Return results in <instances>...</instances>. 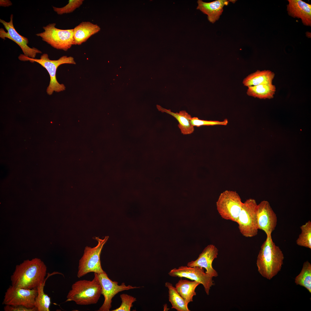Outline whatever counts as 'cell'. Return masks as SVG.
I'll list each match as a JSON object with an SVG mask.
<instances>
[{"instance_id": "obj_6", "label": "cell", "mask_w": 311, "mask_h": 311, "mask_svg": "<svg viewBox=\"0 0 311 311\" xmlns=\"http://www.w3.org/2000/svg\"><path fill=\"white\" fill-rule=\"evenodd\" d=\"M56 25L53 23L43 26L44 31L36 35L53 48L67 51L73 45V29H60Z\"/></svg>"}, {"instance_id": "obj_14", "label": "cell", "mask_w": 311, "mask_h": 311, "mask_svg": "<svg viewBox=\"0 0 311 311\" xmlns=\"http://www.w3.org/2000/svg\"><path fill=\"white\" fill-rule=\"evenodd\" d=\"M218 250L213 244H209L204 249L198 258L195 261L188 262L187 266L189 267L198 266L205 268V273L212 277L218 276L217 272L213 268L212 263L214 260L217 258Z\"/></svg>"}, {"instance_id": "obj_11", "label": "cell", "mask_w": 311, "mask_h": 311, "mask_svg": "<svg viewBox=\"0 0 311 311\" xmlns=\"http://www.w3.org/2000/svg\"><path fill=\"white\" fill-rule=\"evenodd\" d=\"M13 15L12 14L9 22L0 19V22L7 31V32H6L3 29L1 28L0 38L4 40L7 38L12 40L21 48L24 56L31 58H35L37 54H41L42 52L35 48H31L28 45L29 43L28 39L20 35L16 30L13 23Z\"/></svg>"}, {"instance_id": "obj_26", "label": "cell", "mask_w": 311, "mask_h": 311, "mask_svg": "<svg viewBox=\"0 0 311 311\" xmlns=\"http://www.w3.org/2000/svg\"><path fill=\"white\" fill-rule=\"evenodd\" d=\"M84 1V0H69V3L63 7H57L53 6V8L54 10L59 15L69 13L79 7Z\"/></svg>"}, {"instance_id": "obj_28", "label": "cell", "mask_w": 311, "mask_h": 311, "mask_svg": "<svg viewBox=\"0 0 311 311\" xmlns=\"http://www.w3.org/2000/svg\"><path fill=\"white\" fill-rule=\"evenodd\" d=\"M192 125L199 127L202 126H213L216 125H226L228 123L227 119L222 122L216 121H208L199 119L196 117H192L190 120Z\"/></svg>"}, {"instance_id": "obj_18", "label": "cell", "mask_w": 311, "mask_h": 311, "mask_svg": "<svg viewBox=\"0 0 311 311\" xmlns=\"http://www.w3.org/2000/svg\"><path fill=\"white\" fill-rule=\"evenodd\" d=\"M275 76V73L270 70H257L245 78L242 83L247 87L263 84H272Z\"/></svg>"}, {"instance_id": "obj_3", "label": "cell", "mask_w": 311, "mask_h": 311, "mask_svg": "<svg viewBox=\"0 0 311 311\" xmlns=\"http://www.w3.org/2000/svg\"><path fill=\"white\" fill-rule=\"evenodd\" d=\"M94 275L92 280H81L73 283L66 301H73L81 305L96 304L102 294V289L97 274L94 273Z\"/></svg>"}, {"instance_id": "obj_21", "label": "cell", "mask_w": 311, "mask_h": 311, "mask_svg": "<svg viewBox=\"0 0 311 311\" xmlns=\"http://www.w3.org/2000/svg\"><path fill=\"white\" fill-rule=\"evenodd\" d=\"M246 94L250 96L259 99L273 98L276 91L275 85L263 84L248 87Z\"/></svg>"}, {"instance_id": "obj_23", "label": "cell", "mask_w": 311, "mask_h": 311, "mask_svg": "<svg viewBox=\"0 0 311 311\" xmlns=\"http://www.w3.org/2000/svg\"><path fill=\"white\" fill-rule=\"evenodd\" d=\"M295 283L305 287L311 293V264L307 261L304 263L302 270L295 278Z\"/></svg>"}, {"instance_id": "obj_19", "label": "cell", "mask_w": 311, "mask_h": 311, "mask_svg": "<svg viewBox=\"0 0 311 311\" xmlns=\"http://www.w3.org/2000/svg\"><path fill=\"white\" fill-rule=\"evenodd\" d=\"M157 107L159 111L170 115L177 120L179 123L178 126L182 134L185 135L190 134L194 132V128L190 122L192 117L186 111L182 110L179 113H175L172 112L170 110L164 108L160 106L157 105Z\"/></svg>"}, {"instance_id": "obj_20", "label": "cell", "mask_w": 311, "mask_h": 311, "mask_svg": "<svg viewBox=\"0 0 311 311\" xmlns=\"http://www.w3.org/2000/svg\"><path fill=\"white\" fill-rule=\"evenodd\" d=\"M200 283L195 281L180 279L176 284L177 292L185 300L187 305L193 301V297L196 295L195 289Z\"/></svg>"}, {"instance_id": "obj_30", "label": "cell", "mask_w": 311, "mask_h": 311, "mask_svg": "<svg viewBox=\"0 0 311 311\" xmlns=\"http://www.w3.org/2000/svg\"><path fill=\"white\" fill-rule=\"evenodd\" d=\"M0 6L7 7L11 5L12 3L9 0H1L0 1Z\"/></svg>"}, {"instance_id": "obj_10", "label": "cell", "mask_w": 311, "mask_h": 311, "mask_svg": "<svg viewBox=\"0 0 311 311\" xmlns=\"http://www.w3.org/2000/svg\"><path fill=\"white\" fill-rule=\"evenodd\" d=\"M98 280L101 286L102 294L104 297L103 304L98 311H109L111 307L112 299L119 292L124 290L139 288L141 287L126 286L123 282L120 285L117 282L109 278L105 272L97 274Z\"/></svg>"}, {"instance_id": "obj_5", "label": "cell", "mask_w": 311, "mask_h": 311, "mask_svg": "<svg viewBox=\"0 0 311 311\" xmlns=\"http://www.w3.org/2000/svg\"><path fill=\"white\" fill-rule=\"evenodd\" d=\"M109 236L103 239L95 237L97 245L91 247L86 246L83 256L79 260L77 276L80 278L90 272L100 274L104 272L101 265L100 255L103 246L109 238Z\"/></svg>"}, {"instance_id": "obj_8", "label": "cell", "mask_w": 311, "mask_h": 311, "mask_svg": "<svg viewBox=\"0 0 311 311\" xmlns=\"http://www.w3.org/2000/svg\"><path fill=\"white\" fill-rule=\"evenodd\" d=\"M243 203L236 191L226 190L219 196L217 208L222 218L237 223Z\"/></svg>"}, {"instance_id": "obj_7", "label": "cell", "mask_w": 311, "mask_h": 311, "mask_svg": "<svg viewBox=\"0 0 311 311\" xmlns=\"http://www.w3.org/2000/svg\"><path fill=\"white\" fill-rule=\"evenodd\" d=\"M257 205L255 200L252 198L243 203L237 223L240 233L246 237H252L257 234Z\"/></svg>"}, {"instance_id": "obj_22", "label": "cell", "mask_w": 311, "mask_h": 311, "mask_svg": "<svg viewBox=\"0 0 311 311\" xmlns=\"http://www.w3.org/2000/svg\"><path fill=\"white\" fill-rule=\"evenodd\" d=\"M165 286L168 290L169 300L172 304V308L175 309L177 311H190L188 305L177 292L175 287L168 282L165 283Z\"/></svg>"}, {"instance_id": "obj_12", "label": "cell", "mask_w": 311, "mask_h": 311, "mask_svg": "<svg viewBox=\"0 0 311 311\" xmlns=\"http://www.w3.org/2000/svg\"><path fill=\"white\" fill-rule=\"evenodd\" d=\"M168 274L172 277L186 278L200 283L203 286L207 295L209 294L211 287L214 284L213 277L204 272V268L198 266H181L171 270Z\"/></svg>"}, {"instance_id": "obj_29", "label": "cell", "mask_w": 311, "mask_h": 311, "mask_svg": "<svg viewBox=\"0 0 311 311\" xmlns=\"http://www.w3.org/2000/svg\"><path fill=\"white\" fill-rule=\"evenodd\" d=\"M4 310L5 311H37L35 307L29 308L22 306H12L5 305Z\"/></svg>"}, {"instance_id": "obj_25", "label": "cell", "mask_w": 311, "mask_h": 311, "mask_svg": "<svg viewBox=\"0 0 311 311\" xmlns=\"http://www.w3.org/2000/svg\"><path fill=\"white\" fill-rule=\"evenodd\" d=\"M301 233L296 240L299 246L311 249V222L309 220L300 227Z\"/></svg>"}, {"instance_id": "obj_15", "label": "cell", "mask_w": 311, "mask_h": 311, "mask_svg": "<svg viewBox=\"0 0 311 311\" xmlns=\"http://www.w3.org/2000/svg\"><path fill=\"white\" fill-rule=\"evenodd\" d=\"M287 10L289 15L301 19L304 24L311 26V5L301 0H288Z\"/></svg>"}, {"instance_id": "obj_17", "label": "cell", "mask_w": 311, "mask_h": 311, "mask_svg": "<svg viewBox=\"0 0 311 311\" xmlns=\"http://www.w3.org/2000/svg\"><path fill=\"white\" fill-rule=\"evenodd\" d=\"M73 29V45H79L99 31L100 28L90 22H83Z\"/></svg>"}, {"instance_id": "obj_24", "label": "cell", "mask_w": 311, "mask_h": 311, "mask_svg": "<svg viewBox=\"0 0 311 311\" xmlns=\"http://www.w3.org/2000/svg\"><path fill=\"white\" fill-rule=\"evenodd\" d=\"M45 281L42 282L37 287L38 294L35 298V307L37 311H49L51 303L50 298L44 291Z\"/></svg>"}, {"instance_id": "obj_9", "label": "cell", "mask_w": 311, "mask_h": 311, "mask_svg": "<svg viewBox=\"0 0 311 311\" xmlns=\"http://www.w3.org/2000/svg\"><path fill=\"white\" fill-rule=\"evenodd\" d=\"M38 294L37 288L29 289L10 286L5 293L3 304L12 306L34 308L35 298Z\"/></svg>"}, {"instance_id": "obj_27", "label": "cell", "mask_w": 311, "mask_h": 311, "mask_svg": "<svg viewBox=\"0 0 311 311\" xmlns=\"http://www.w3.org/2000/svg\"><path fill=\"white\" fill-rule=\"evenodd\" d=\"M122 302L120 306L112 311H130L133 306L132 303L136 301V298L126 294L120 295Z\"/></svg>"}, {"instance_id": "obj_4", "label": "cell", "mask_w": 311, "mask_h": 311, "mask_svg": "<svg viewBox=\"0 0 311 311\" xmlns=\"http://www.w3.org/2000/svg\"><path fill=\"white\" fill-rule=\"evenodd\" d=\"M19 60L23 61H29L31 62H35L45 68L48 72L50 77L49 85L47 88L48 94L51 95L54 91L59 92L65 89V85L59 84L56 78V74L58 67L60 65L65 64H75L73 58L71 56H63L57 60H51L47 54L42 55L40 59L31 58L25 56L24 54H20L18 57Z\"/></svg>"}, {"instance_id": "obj_16", "label": "cell", "mask_w": 311, "mask_h": 311, "mask_svg": "<svg viewBox=\"0 0 311 311\" xmlns=\"http://www.w3.org/2000/svg\"><path fill=\"white\" fill-rule=\"evenodd\" d=\"M232 0H217L210 2H205L198 0L196 9L207 16L209 21L214 23L219 19L223 11V7L228 5Z\"/></svg>"}, {"instance_id": "obj_13", "label": "cell", "mask_w": 311, "mask_h": 311, "mask_svg": "<svg viewBox=\"0 0 311 311\" xmlns=\"http://www.w3.org/2000/svg\"><path fill=\"white\" fill-rule=\"evenodd\" d=\"M257 214L258 229L264 231L267 236L271 235L276 226L277 219L268 201L263 200L257 204Z\"/></svg>"}, {"instance_id": "obj_2", "label": "cell", "mask_w": 311, "mask_h": 311, "mask_svg": "<svg viewBox=\"0 0 311 311\" xmlns=\"http://www.w3.org/2000/svg\"><path fill=\"white\" fill-rule=\"evenodd\" d=\"M284 256L282 251L272 240L271 235L267 236L258 255V270L263 277L270 280L280 270Z\"/></svg>"}, {"instance_id": "obj_1", "label": "cell", "mask_w": 311, "mask_h": 311, "mask_svg": "<svg viewBox=\"0 0 311 311\" xmlns=\"http://www.w3.org/2000/svg\"><path fill=\"white\" fill-rule=\"evenodd\" d=\"M46 266L39 259L24 260L16 266L10 277L12 285L26 289L37 288L46 281Z\"/></svg>"}]
</instances>
